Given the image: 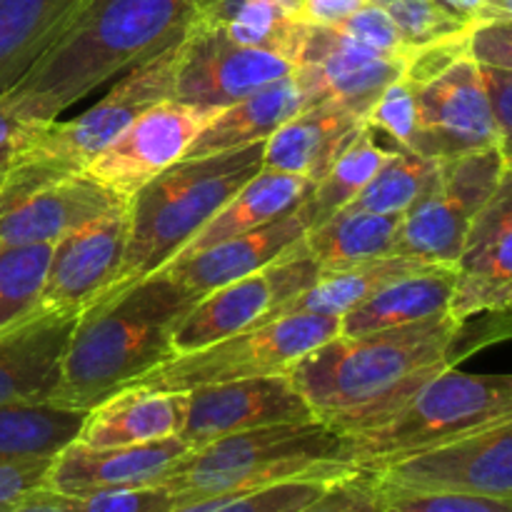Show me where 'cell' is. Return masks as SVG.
<instances>
[{
    "label": "cell",
    "mask_w": 512,
    "mask_h": 512,
    "mask_svg": "<svg viewBox=\"0 0 512 512\" xmlns=\"http://www.w3.org/2000/svg\"><path fill=\"white\" fill-rule=\"evenodd\" d=\"M380 490L512 498V420L370 470Z\"/></svg>",
    "instance_id": "11"
},
{
    "label": "cell",
    "mask_w": 512,
    "mask_h": 512,
    "mask_svg": "<svg viewBox=\"0 0 512 512\" xmlns=\"http://www.w3.org/2000/svg\"><path fill=\"white\" fill-rule=\"evenodd\" d=\"M498 18H512V0H485L483 10H480V20H498Z\"/></svg>",
    "instance_id": "49"
},
{
    "label": "cell",
    "mask_w": 512,
    "mask_h": 512,
    "mask_svg": "<svg viewBox=\"0 0 512 512\" xmlns=\"http://www.w3.org/2000/svg\"><path fill=\"white\" fill-rule=\"evenodd\" d=\"M510 338L512 310L465 320L443 315L380 333L335 335L288 375L315 420L353 438L395 418L440 373Z\"/></svg>",
    "instance_id": "1"
},
{
    "label": "cell",
    "mask_w": 512,
    "mask_h": 512,
    "mask_svg": "<svg viewBox=\"0 0 512 512\" xmlns=\"http://www.w3.org/2000/svg\"><path fill=\"white\" fill-rule=\"evenodd\" d=\"M308 235V225L298 213L280 218L263 228L233 235L193 255H175L165 268L170 278L198 298L225 288L240 278L268 268Z\"/></svg>",
    "instance_id": "22"
},
{
    "label": "cell",
    "mask_w": 512,
    "mask_h": 512,
    "mask_svg": "<svg viewBox=\"0 0 512 512\" xmlns=\"http://www.w3.org/2000/svg\"><path fill=\"white\" fill-rule=\"evenodd\" d=\"M298 512H383V493L370 470L333 480L313 503Z\"/></svg>",
    "instance_id": "41"
},
{
    "label": "cell",
    "mask_w": 512,
    "mask_h": 512,
    "mask_svg": "<svg viewBox=\"0 0 512 512\" xmlns=\"http://www.w3.org/2000/svg\"><path fill=\"white\" fill-rule=\"evenodd\" d=\"M220 108L165 98L135 118L83 173L128 200L155 175L185 158L190 143L210 125Z\"/></svg>",
    "instance_id": "12"
},
{
    "label": "cell",
    "mask_w": 512,
    "mask_h": 512,
    "mask_svg": "<svg viewBox=\"0 0 512 512\" xmlns=\"http://www.w3.org/2000/svg\"><path fill=\"white\" fill-rule=\"evenodd\" d=\"M5 512H75V500L55 495L50 490L40 488L35 493L25 495V498L10 503Z\"/></svg>",
    "instance_id": "47"
},
{
    "label": "cell",
    "mask_w": 512,
    "mask_h": 512,
    "mask_svg": "<svg viewBox=\"0 0 512 512\" xmlns=\"http://www.w3.org/2000/svg\"><path fill=\"white\" fill-rule=\"evenodd\" d=\"M365 125L363 115L335 98L318 100L280 125L263 145V168L318 183Z\"/></svg>",
    "instance_id": "24"
},
{
    "label": "cell",
    "mask_w": 512,
    "mask_h": 512,
    "mask_svg": "<svg viewBox=\"0 0 512 512\" xmlns=\"http://www.w3.org/2000/svg\"><path fill=\"white\" fill-rule=\"evenodd\" d=\"M388 153L390 150L375 140L373 130L363 125L353 143L340 153L333 168L315 183L313 193L300 205L298 215L305 220L308 230L348 208L363 193L365 185L373 180Z\"/></svg>",
    "instance_id": "32"
},
{
    "label": "cell",
    "mask_w": 512,
    "mask_h": 512,
    "mask_svg": "<svg viewBox=\"0 0 512 512\" xmlns=\"http://www.w3.org/2000/svg\"><path fill=\"white\" fill-rule=\"evenodd\" d=\"M50 460L53 458L18 460V463L0 465V505H10L43 488Z\"/></svg>",
    "instance_id": "45"
},
{
    "label": "cell",
    "mask_w": 512,
    "mask_h": 512,
    "mask_svg": "<svg viewBox=\"0 0 512 512\" xmlns=\"http://www.w3.org/2000/svg\"><path fill=\"white\" fill-rule=\"evenodd\" d=\"M440 163L443 160L425 158V155L395 145L373 180L348 208L378 215H405L435 188L440 178Z\"/></svg>",
    "instance_id": "33"
},
{
    "label": "cell",
    "mask_w": 512,
    "mask_h": 512,
    "mask_svg": "<svg viewBox=\"0 0 512 512\" xmlns=\"http://www.w3.org/2000/svg\"><path fill=\"white\" fill-rule=\"evenodd\" d=\"M323 275L305 238L268 268L203 295L180 320L173 335L175 355L208 348L218 340L275 320L278 310L303 295Z\"/></svg>",
    "instance_id": "10"
},
{
    "label": "cell",
    "mask_w": 512,
    "mask_h": 512,
    "mask_svg": "<svg viewBox=\"0 0 512 512\" xmlns=\"http://www.w3.org/2000/svg\"><path fill=\"white\" fill-rule=\"evenodd\" d=\"M408 58L378 53L335 28L310 25L300 65L313 73L325 98H335L358 115H368L375 100L405 73Z\"/></svg>",
    "instance_id": "20"
},
{
    "label": "cell",
    "mask_w": 512,
    "mask_h": 512,
    "mask_svg": "<svg viewBox=\"0 0 512 512\" xmlns=\"http://www.w3.org/2000/svg\"><path fill=\"white\" fill-rule=\"evenodd\" d=\"M370 3L380 5L395 20L413 50L440 43V40L458 38L473 28L465 20L440 8L435 0H370Z\"/></svg>",
    "instance_id": "35"
},
{
    "label": "cell",
    "mask_w": 512,
    "mask_h": 512,
    "mask_svg": "<svg viewBox=\"0 0 512 512\" xmlns=\"http://www.w3.org/2000/svg\"><path fill=\"white\" fill-rule=\"evenodd\" d=\"M78 315L38 310L0 335V405L50 403Z\"/></svg>",
    "instance_id": "21"
},
{
    "label": "cell",
    "mask_w": 512,
    "mask_h": 512,
    "mask_svg": "<svg viewBox=\"0 0 512 512\" xmlns=\"http://www.w3.org/2000/svg\"><path fill=\"white\" fill-rule=\"evenodd\" d=\"M53 120H40L25 113L10 90L0 93V180L13 170V165L28 153Z\"/></svg>",
    "instance_id": "40"
},
{
    "label": "cell",
    "mask_w": 512,
    "mask_h": 512,
    "mask_svg": "<svg viewBox=\"0 0 512 512\" xmlns=\"http://www.w3.org/2000/svg\"><path fill=\"white\" fill-rule=\"evenodd\" d=\"M295 68L285 55L235 43L218 23L198 20L185 35L173 98L223 110Z\"/></svg>",
    "instance_id": "14"
},
{
    "label": "cell",
    "mask_w": 512,
    "mask_h": 512,
    "mask_svg": "<svg viewBox=\"0 0 512 512\" xmlns=\"http://www.w3.org/2000/svg\"><path fill=\"white\" fill-rule=\"evenodd\" d=\"M333 480H290L250 493L210 498L200 512H298L313 503Z\"/></svg>",
    "instance_id": "36"
},
{
    "label": "cell",
    "mask_w": 512,
    "mask_h": 512,
    "mask_svg": "<svg viewBox=\"0 0 512 512\" xmlns=\"http://www.w3.org/2000/svg\"><path fill=\"white\" fill-rule=\"evenodd\" d=\"M458 268L425 265L393 280L340 318V335H368L450 315Z\"/></svg>",
    "instance_id": "26"
},
{
    "label": "cell",
    "mask_w": 512,
    "mask_h": 512,
    "mask_svg": "<svg viewBox=\"0 0 512 512\" xmlns=\"http://www.w3.org/2000/svg\"><path fill=\"white\" fill-rule=\"evenodd\" d=\"M505 310H512V170H503L498 188L470 228L458 260L450 318Z\"/></svg>",
    "instance_id": "18"
},
{
    "label": "cell",
    "mask_w": 512,
    "mask_h": 512,
    "mask_svg": "<svg viewBox=\"0 0 512 512\" xmlns=\"http://www.w3.org/2000/svg\"><path fill=\"white\" fill-rule=\"evenodd\" d=\"M5 508H8V505H0V512H5Z\"/></svg>",
    "instance_id": "50"
},
{
    "label": "cell",
    "mask_w": 512,
    "mask_h": 512,
    "mask_svg": "<svg viewBox=\"0 0 512 512\" xmlns=\"http://www.w3.org/2000/svg\"><path fill=\"white\" fill-rule=\"evenodd\" d=\"M185 453L190 445L180 435L125 448H90L73 440L50 460L43 488L63 498H85L105 490L158 485Z\"/></svg>",
    "instance_id": "19"
},
{
    "label": "cell",
    "mask_w": 512,
    "mask_h": 512,
    "mask_svg": "<svg viewBox=\"0 0 512 512\" xmlns=\"http://www.w3.org/2000/svg\"><path fill=\"white\" fill-rule=\"evenodd\" d=\"M310 420H315L313 410L293 378L265 375L188 390V418L180 438L198 450L228 435Z\"/></svg>",
    "instance_id": "15"
},
{
    "label": "cell",
    "mask_w": 512,
    "mask_h": 512,
    "mask_svg": "<svg viewBox=\"0 0 512 512\" xmlns=\"http://www.w3.org/2000/svg\"><path fill=\"white\" fill-rule=\"evenodd\" d=\"M413 88L418 103V143L413 153L450 160L498 148L483 68L468 53Z\"/></svg>",
    "instance_id": "13"
},
{
    "label": "cell",
    "mask_w": 512,
    "mask_h": 512,
    "mask_svg": "<svg viewBox=\"0 0 512 512\" xmlns=\"http://www.w3.org/2000/svg\"><path fill=\"white\" fill-rule=\"evenodd\" d=\"M120 205H128V200L110 193L85 173L33 188H15L0 180V250L58 243Z\"/></svg>",
    "instance_id": "17"
},
{
    "label": "cell",
    "mask_w": 512,
    "mask_h": 512,
    "mask_svg": "<svg viewBox=\"0 0 512 512\" xmlns=\"http://www.w3.org/2000/svg\"><path fill=\"white\" fill-rule=\"evenodd\" d=\"M188 418V393L123 388L88 410L80 440L90 448H125L175 438Z\"/></svg>",
    "instance_id": "25"
},
{
    "label": "cell",
    "mask_w": 512,
    "mask_h": 512,
    "mask_svg": "<svg viewBox=\"0 0 512 512\" xmlns=\"http://www.w3.org/2000/svg\"><path fill=\"white\" fill-rule=\"evenodd\" d=\"M73 500L75 512H173L175 508H183L180 500L165 485L105 490V493H93Z\"/></svg>",
    "instance_id": "42"
},
{
    "label": "cell",
    "mask_w": 512,
    "mask_h": 512,
    "mask_svg": "<svg viewBox=\"0 0 512 512\" xmlns=\"http://www.w3.org/2000/svg\"><path fill=\"white\" fill-rule=\"evenodd\" d=\"M468 55L483 68L512 70V18L475 23L468 30Z\"/></svg>",
    "instance_id": "43"
},
{
    "label": "cell",
    "mask_w": 512,
    "mask_h": 512,
    "mask_svg": "<svg viewBox=\"0 0 512 512\" xmlns=\"http://www.w3.org/2000/svg\"><path fill=\"white\" fill-rule=\"evenodd\" d=\"M88 0H0V93L58 43Z\"/></svg>",
    "instance_id": "28"
},
{
    "label": "cell",
    "mask_w": 512,
    "mask_h": 512,
    "mask_svg": "<svg viewBox=\"0 0 512 512\" xmlns=\"http://www.w3.org/2000/svg\"><path fill=\"white\" fill-rule=\"evenodd\" d=\"M85 410L53 403L0 405V465L55 458L73 443L85 423Z\"/></svg>",
    "instance_id": "31"
},
{
    "label": "cell",
    "mask_w": 512,
    "mask_h": 512,
    "mask_svg": "<svg viewBox=\"0 0 512 512\" xmlns=\"http://www.w3.org/2000/svg\"><path fill=\"white\" fill-rule=\"evenodd\" d=\"M368 3L370 0H303L298 10V20L308 25L335 28V25H340L345 18L358 13Z\"/></svg>",
    "instance_id": "46"
},
{
    "label": "cell",
    "mask_w": 512,
    "mask_h": 512,
    "mask_svg": "<svg viewBox=\"0 0 512 512\" xmlns=\"http://www.w3.org/2000/svg\"><path fill=\"white\" fill-rule=\"evenodd\" d=\"M335 30L348 35L355 43L378 50V53L395 55V58H410V53H413V48H410L408 40H405L403 30H400L398 25H395V20L375 3L363 5L358 13H353L350 18H345L343 23L335 25Z\"/></svg>",
    "instance_id": "39"
},
{
    "label": "cell",
    "mask_w": 512,
    "mask_h": 512,
    "mask_svg": "<svg viewBox=\"0 0 512 512\" xmlns=\"http://www.w3.org/2000/svg\"><path fill=\"white\" fill-rule=\"evenodd\" d=\"M215 0H88L58 43L10 88L25 113L58 115L190 33Z\"/></svg>",
    "instance_id": "2"
},
{
    "label": "cell",
    "mask_w": 512,
    "mask_h": 512,
    "mask_svg": "<svg viewBox=\"0 0 512 512\" xmlns=\"http://www.w3.org/2000/svg\"><path fill=\"white\" fill-rule=\"evenodd\" d=\"M340 335L338 315H283L260 328L230 335L208 348L175 355L173 360L130 383L128 388H155L188 393L193 388L230 380L290 373L295 363L318 345Z\"/></svg>",
    "instance_id": "8"
},
{
    "label": "cell",
    "mask_w": 512,
    "mask_h": 512,
    "mask_svg": "<svg viewBox=\"0 0 512 512\" xmlns=\"http://www.w3.org/2000/svg\"><path fill=\"white\" fill-rule=\"evenodd\" d=\"M400 225L403 215H378L368 210L343 208L325 223L310 228L305 245L323 273H335L393 255Z\"/></svg>",
    "instance_id": "29"
},
{
    "label": "cell",
    "mask_w": 512,
    "mask_h": 512,
    "mask_svg": "<svg viewBox=\"0 0 512 512\" xmlns=\"http://www.w3.org/2000/svg\"><path fill=\"white\" fill-rule=\"evenodd\" d=\"M503 170L498 148L443 160L435 188L403 215L393 255L458 268L470 228L498 188Z\"/></svg>",
    "instance_id": "9"
},
{
    "label": "cell",
    "mask_w": 512,
    "mask_h": 512,
    "mask_svg": "<svg viewBox=\"0 0 512 512\" xmlns=\"http://www.w3.org/2000/svg\"><path fill=\"white\" fill-rule=\"evenodd\" d=\"M263 145L253 143L215 155L183 158L143 185L128 203L123 265L100 300L115 298L133 283L165 268L218 210L263 170Z\"/></svg>",
    "instance_id": "4"
},
{
    "label": "cell",
    "mask_w": 512,
    "mask_h": 512,
    "mask_svg": "<svg viewBox=\"0 0 512 512\" xmlns=\"http://www.w3.org/2000/svg\"><path fill=\"white\" fill-rule=\"evenodd\" d=\"M435 3L448 10V13H453L455 18L475 25L480 20V10H483L485 0H435Z\"/></svg>",
    "instance_id": "48"
},
{
    "label": "cell",
    "mask_w": 512,
    "mask_h": 512,
    "mask_svg": "<svg viewBox=\"0 0 512 512\" xmlns=\"http://www.w3.org/2000/svg\"><path fill=\"white\" fill-rule=\"evenodd\" d=\"M483 78L488 85L490 105H493L498 153L503 158V168L512 170V70L483 68Z\"/></svg>",
    "instance_id": "44"
},
{
    "label": "cell",
    "mask_w": 512,
    "mask_h": 512,
    "mask_svg": "<svg viewBox=\"0 0 512 512\" xmlns=\"http://www.w3.org/2000/svg\"><path fill=\"white\" fill-rule=\"evenodd\" d=\"M53 245L0 250V335L38 313Z\"/></svg>",
    "instance_id": "34"
},
{
    "label": "cell",
    "mask_w": 512,
    "mask_h": 512,
    "mask_svg": "<svg viewBox=\"0 0 512 512\" xmlns=\"http://www.w3.org/2000/svg\"><path fill=\"white\" fill-rule=\"evenodd\" d=\"M365 125L373 133L388 135L398 148L415 150V143H418V103H415V88L405 75H400L395 83H390L380 93V98L365 115Z\"/></svg>",
    "instance_id": "37"
},
{
    "label": "cell",
    "mask_w": 512,
    "mask_h": 512,
    "mask_svg": "<svg viewBox=\"0 0 512 512\" xmlns=\"http://www.w3.org/2000/svg\"><path fill=\"white\" fill-rule=\"evenodd\" d=\"M325 100L318 80L305 65H298L290 75L255 90L248 98L220 110L208 128L190 143L185 158L215 155L243 145L265 143L280 125L308 105Z\"/></svg>",
    "instance_id": "23"
},
{
    "label": "cell",
    "mask_w": 512,
    "mask_h": 512,
    "mask_svg": "<svg viewBox=\"0 0 512 512\" xmlns=\"http://www.w3.org/2000/svg\"><path fill=\"white\" fill-rule=\"evenodd\" d=\"M128 243V205L110 210L53 245L40 308L83 315L113 285Z\"/></svg>",
    "instance_id": "16"
},
{
    "label": "cell",
    "mask_w": 512,
    "mask_h": 512,
    "mask_svg": "<svg viewBox=\"0 0 512 512\" xmlns=\"http://www.w3.org/2000/svg\"><path fill=\"white\" fill-rule=\"evenodd\" d=\"M383 512H512V498L473 493H410L380 490Z\"/></svg>",
    "instance_id": "38"
},
{
    "label": "cell",
    "mask_w": 512,
    "mask_h": 512,
    "mask_svg": "<svg viewBox=\"0 0 512 512\" xmlns=\"http://www.w3.org/2000/svg\"><path fill=\"white\" fill-rule=\"evenodd\" d=\"M183 45L185 38H180L178 43L130 68V73L80 118L65 123L53 120L5 175L3 183L33 188L83 173L85 165L115 143L135 118L160 100L173 98Z\"/></svg>",
    "instance_id": "7"
},
{
    "label": "cell",
    "mask_w": 512,
    "mask_h": 512,
    "mask_svg": "<svg viewBox=\"0 0 512 512\" xmlns=\"http://www.w3.org/2000/svg\"><path fill=\"white\" fill-rule=\"evenodd\" d=\"M313 188L315 183L300 178V175L263 168L218 210V215L178 255L200 253L225 238L288 218V215L298 213Z\"/></svg>",
    "instance_id": "27"
},
{
    "label": "cell",
    "mask_w": 512,
    "mask_h": 512,
    "mask_svg": "<svg viewBox=\"0 0 512 512\" xmlns=\"http://www.w3.org/2000/svg\"><path fill=\"white\" fill-rule=\"evenodd\" d=\"M512 420V373H460L430 380L395 418L350 438L353 463L375 470Z\"/></svg>",
    "instance_id": "6"
},
{
    "label": "cell",
    "mask_w": 512,
    "mask_h": 512,
    "mask_svg": "<svg viewBox=\"0 0 512 512\" xmlns=\"http://www.w3.org/2000/svg\"><path fill=\"white\" fill-rule=\"evenodd\" d=\"M425 268V263L410 258H398V255H388V258L368 260L355 268L335 270V273H323L315 285H310L303 295L293 298L278 310L275 318L283 315H338L343 318L360 303L378 293L393 280L403 278V275L415 273V270Z\"/></svg>",
    "instance_id": "30"
},
{
    "label": "cell",
    "mask_w": 512,
    "mask_h": 512,
    "mask_svg": "<svg viewBox=\"0 0 512 512\" xmlns=\"http://www.w3.org/2000/svg\"><path fill=\"white\" fill-rule=\"evenodd\" d=\"M198 300L165 270H158L115 298L90 305L70 335L50 403L88 413L173 360L175 328Z\"/></svg>",
    "instance_id": "3"
},
{
    "label": "cell",
    "mask_w": 512,
    "mask_h": 512,
    "mask_svg": "<svg viewBox=\"0 0 512 512\" xmlns=\"http://www.w3.org/2000/svg\"><path fill=\"white\" fill-rule=\"evenodd\" d=\"M358 470L348 435L310 420L268 425L190 450L158 485H165L180 505H190L290 480H340Z\"/></svg>",
    "instance_id": "5"
}]
</instances>
